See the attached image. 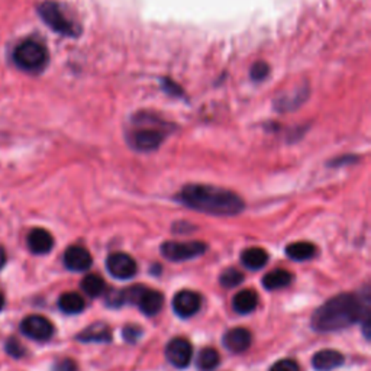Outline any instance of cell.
I'll return each instance as SVG.
<instances>
[{"instance_id": "28", "label": "cell", "mask_w": 371, "mask_h": 371, "mask_svg": "<svg viewBox=\"0 0 371 371\" xmlns=\"http://www.w3.org/2000/svg\"><path fill=\"white\" fill-rule=\"evenodd\" d=\"M125 303V296H123V290H112L106 295V304L111 307H120Z\"/></svg>"}, {"instance_id": "16", "label": "cell", "mask_w": 371, "mask_h": 371, "mask_svg": "<svg viewBox=\"0 0 371 371\" xmlns=\"http://www.w3.org/2000/svg\"><path fill=\"white\" fill-rule=\"evenodd\" d=\"M81 342H111L112 331L106 323H92L77 335Z\"/></svg>"}, {"instance_id": "23", "label": "cell", "mask_w": 371, "mask_h": 371, "mask_svg": "<svg viewBox=\"0 0 371 371\" xmlns=\"http://www.w3.org/2000/svg\"><path fill=\"white\" fill-rule=\"evenodd\" d=\"M81 290H83L90 298H99L103 292H105V280H103L99 274H89L86 276L80 283Z\"/></svg>"}, {"instance_id": "29", "label": "cell", "mask_w": 371, "mask_h": 371, "mask_svg": "<svg viewBox=\"0 0 371 371\" xmlns=\"http://www.w3.org/2000/svg\"><path fill=\"white\" fill-rule=\"evenodd\" d=\"M269 74V66L265 63H257L251 69V78L255 81H261Z\"/></svg>"}, {"instance_id": "18", "label": "cell", "mask_w": 371, "mask_h": 371, "mask_svg": "<svg viewBox=\"0 0 371 371\" xmlns=\"http://www.w3.org/2000/svg\"><path fill=\"white\" fill-rule=\"evenodd\" d=\"M315 254H316V246L306 241L293 242L290 245H287V248H286V255L295 261L311 260L315 257Z\"/></svg>"}, {"instance_id": "31", "label": "cell", "mask_w": 371, "mask_h": 371, "mask_svg": "<svg viewBox=\"0 0 371 371\" xmlns=\"http://www.w3.org/2000/svg\"><path fill=\"white\" fill-rule=\"evenodd\" d=\"M162 88L166 89L167 92H170L172 94H174V96H181V94H183L181 89L174 83V81H172V80H169V78H166V80L162 81Z\"/></svg>"}, {"instance_id": "27", "label": "cell", "mask_w": 371, "mask_h": 371, "mask_svg": "<svg viewBox=\"0 0 371 371\" xmlns=\"http://www.w3.org/2000/svg\"><path fill=\"white\" fill-rule=\"evenodd\" d=\"M122 335H123V340H125V341H128L131 344H135L142 335V329L135 326V325H130V326H127L125 329H123Z\"/></svg>"}, {"instance_id": "17", "label": "cell", "mask_w": 371, "mask_h": 371, "mask_svg": "<svg viewBox=\"0 0 371 371\" xmlns=\"http://www.w3.org/2000/svg\"><path fill=\"white\" fill-rule=\"evenodd\" d=\"M258 306V295L251 290V288H245V290L238 292L232 299L234 311L239 315H248L255 311Z\"/></svg>"}, {"instance_id": "6", "label": "cell", "mask_w": 371, "mask_h": 371, "mask_svg": "<svg viewBox=\"0 0 371 371\" xmlns=\"http://www.w3.org/2000/svg\"><path fill=\"white\" fill-rule=\"evenodd\" d=\"M208 251V245L200 241H167L161 245V254L170 261H188L203 255Z\"/></svg>"}, {"instance_id": "20", "label": "cell", "mask_w": 371, "mask_h": 371, "mask_svg": "<svg viewBox=\"0 0 371 371\" xmlns=\"http://www.w3.org/2000/svg\"><path fill=\"white\" fill-rule=\"evenodd\" d=\"M58 307L67 315H77L85 309V299L78 293L69 292L61 295L58 299Z\"/></svg>"}, {"instance_id": "1", "label": "cell", "mask_w": 371, "mask_h": 371, "mask_svg": "<svg viewBox=\"0 0 371 371\" xmlns=\"http://www.w3.org/2000/svg\"><path fill=\"white\" fill-rule=\"evenodd\" d=\"M364 316V334L370 335V304L368 299L364 303L354 295L342 293L325 302L312 316V326L319 332L341 331L356 323Z\"/></svg>"}, {"instance_id": "33", "label": "cell", "mask_w": 371, "mask_h": 371, "mask_svg": "<svg viewBox=\"0 0 371 371\" xmlns=\"http://www.w3.org/2000/svg\"><path fill=\"white\" fill-rule=\"evenodd\" d=\"M4 306H5V296L2 292H0V311H2Z\"/></svg>"}, {"instance_id": "4", "label": "cell", "mask_w": 371, "mask_h": 371, "mask_svg": "<svg viewBox=\"0 0 371 371\" xmlns=\"http://www.w3.org/2000/svg\"><path fill=\"white\" fill-rule=\"evenodd\" d=\"M15 64L29 73H38L48 63L47 48L36 41H24L13 51Z\"/></svg>"}, {"instance_id": "3", "label": "cell", "mask_w": 371, "mask_h": 371, "mask_svg": "<svg viewBox=\"0 0 371 371\" xmlns=\"http://www.w3.org/2000/svg\"><path fill=\"white\" fill-rule=\"evenodd\" d=\"M132 123L134 130L128 134V142L132 148L144 153L157 150L173 128L151 113H138Z\"/></svg>"}, {"instance_id": "5", "label": "cell", "mask_w": 371, "mask_h": 371, "mask_svg": "<svg viewBox=\"0 0 371 371\" xmlns=\"http://www.w3.org/2000/svg\"><path fill=\"white\" fill-rule=\"evenodd\" d=\"M39 16L43 18L44 22L57 34L76 38L80 35V27L73 22L71 19L61 9V6L55 2H44L38 8Z\"/></svg>"}, {"instance_id": "12", "label": "cell", "mask_w": 371, "mask_h": 371, "mask_svg": "<svg viewBox=\"0 0 371 371\" xmlns=\"http://www.w3.org/2000/svg\"><path fill=\"white\" fill-rule=\"evenodd\" d=\"M253 342V335L245 328H234L223 337V345L228 351L244 353L250 348Z\"/></svg>"}, {"instance_id": "10", "label": "cell", "mask_w": 371, "mask_h": 371, "mask_svg": "<svg viewBox=\"0 0 371 371\" xmlns=\"http://www.w3.org/2000/svg\"><path fill=\"white\" fill-rule=\"evenodd\" d=\"M200 295L192 290H181L173 298V309L180 318H192L200 311Z\"/></svg>"}, {"instance_id": "22", "label": "cell", "mask_w": 371, "mask_h": 371, "mask_svg": "<svg viewBox=\"0 0 371 371\" xmlns=\"http://www.w3.org/2000/svg\"><path fill=\"white\" fill-rule=\"evenodd\" d=\"M219 361H220V357L216 349L206 346L197 354L196 365L200 371H212L219 365Z\"/></svg>"}, {"instance_id": "32", "label": "cell", "mask_w": 371, "mask_h": 371, "mask_svg": "<svg viewBox=\"0 0 371 371\" xmlns=\"http://www.w3.org/2000/svg\"><path fill=\"white\" fill-rule=\"evenodd\" d=\"M5 262H6V253L2 246H0V270H2V267L5 265Z\"/></svg>"}, {"instance_id": "26", "label": "cell", "mask_w": 371, "mask_h": 371, "mask_svg": "<svg viewBox=\"0 0 371 371\" xmlns=\"http://www.w3.org/2000/svg\"><path fill=\"white\" fill-rule=\"evenodd\" d=\"M270 371H302L300 370V365L295 361V360H288V358H284V360H280L277 361Z\"/></svg>"}, {"instance_id": "9", "label": "cell", "mask_w": 371, "mask_h": 371, "mask_svg": "<svg viewBox=\"0 0 371 371\" xmlns=\"http://www.w3.org/2000/svg\"><path fill=\"white\" fill-rule=\"evenodd\" d=\"M108 272L111 276L119 280H128L136 274V262L135 260L125 253H113L108 257L106 261Z\"/></svg>"}, {"instance_id": "11", "label": "cell", "mask_w": 371, "mask_h": 371, "mask_svg": "<svg viewBox=\"0 0 371 371\" xmlns=\"http://www.w3.org/2000/svg\"><path fill=\"white\" fill-rule=\"evenodd\" d=\"M92 262V255L85 246L73 245L64 253V264L71 272H86L90 269Z\"/></svg>"}, {"instance_id": "2", "label": "cell", "mask_w": 371, "mask_h": 371, "mask_svg": "<svg viewBox=\"0 0 371 371\" xmlns=\"http://www.w3.org/2000/svg\"><path fill=\"white\" fill-rule=\"evenodd\" d=\"M177 200L193 211L214 216H235L245 206L237 193L209 184L184 186Z\"/></svg>"}, {"instance_id": "8", "label": "cell", "mask_w": 371, "mask_h": 371, "mask_svg": "<svg viewBox=\"0 0 371 371\" xmlns=\"http://www.w3.org/2000/svg\"><path fill=\"white\" fill-rule=\"evenodd\" d=\"M193 357V346L186 338H174L166 346V358L177 368H186Z\"/></svg>"}, {"instance_id": "14", "label": "cell", "mask_w": 371, "mask_h": 371, "mask_svg": "<svg viewBox=\"0 0 371 371\" xmlns=\"http://www.w3.org/2000/svg\"><path fill=\"white\" fill-rule=\"evenodd\" d=\"M28 246L34 254L44 255L52 250L54 238L47 230L35 228L28 235Z\"/></svg>"}, {"instance_id": "30", "label": "cell", "mask_w": 371, "mask_h": 371, "mask_svg": "<svg viewBox=\"0 0 371 371\" xmlns=\"http://www.w3.org/2000/svg\"><path fill=\"white\" fill-rule=\"evenodd\" d=\"M52 371H77V364L70 358H64L54 365Z\"/></svg>"}, {"instance_id": "24", "label": "cell", "mask_w": 371, "mask_h": 371, "mask_svg": "<svg viewBox=\"0 0 371 371\" xmlns=\"http://www.w3.org/2000/svg\"><path fill=\"white\" fill-rule=\"evenodd\" d=\"M219 281L223 287L226 288H232L239 286L244 281V274L237 270V269H226L220 276H219Z\"/></svg>"}, {"instance_id": "13", "label": "cell", "mask_w": 371, "mask_h": 371, "mask_svg": "<svg viewBox=\"0 0 371 371\" xmlns=\"http://www.w3.org/2000/svg\"><path fill=\"white\" fill-rule=\"evenodd\" d=\"M164 304V296L158 290H153V288L144 287V290L136 302V306L141 309L142 314L147 316H155L160 314Z\"/></svg>"}, {"instance_id": "25", "label": "cell", "mask_w": 371, "mask_h": 371, "mask_svg": "<svg viewBox=\"0 0 371 371\" xmlns=\"http://www.w3.org/2000/svg\"><path fill=\"white\" fill-rule=\"evenodd\" d=\"M6 351H8L9 356H12L15 358H20V357H22L25 354V348H24V345L20 344L18 340L10 338L6 342Z\"/></svg>"}, {"instance_id": "15", "label": "cell", "mask_w": 371, "mask_h": 371, "mask_svg": "<svg viewBox=\"0 0 371 371\" xmlns=\"http://www.w3.org/2000/svg\"><path fill=\"white\" fill-rule=\"evenodd\" d=\"M344 363V356L335 349H322L312 358V365L318 371H331Z\"/></svg>"}, {"instance_id": "21", "label": "cell", "mask_w": 371, "mask_h": 371, "mask_svg": "<svg viewBox=\"0 0 371 371\" xmlns=\"http://www.w3.org/2000/svg\"><path fill=\"white\" fill-rule=\"evenodd\" d=\"M293 276L286 272V270H274L269 274H265L262 279V286L267 290H277V288H283L292 283Z\"/></svg>"}, {"instance_id": "19", "label": "cell", "mask_w": 371, "mask_h": 371, "mask_svg": "<svg viewBox=\"0 0 371 371\" xmlns=\"http://www.w3.org/2000/svg\"><path fill=\"white\" fill-rule=\"evenodd\" d=\"M267 261H269V254L262 248H257V246L245 250L241 254V262L248 270H260L267 264Z\"/></svg>"}, {"instance_id": "7", "label": "cell", "mask_w": 371, "mask_h": 371, "mask_svg": "<svg viewBox=\"0 0 371 371\" xmlns=\"http://www.w3.org/2000/svg\"><path fill=\"white\" fill-rule=\"evenodd\" d=\"M20 331L35 341H47L54 334V325L44 316L31 315L20 323Z\"/></svg>"}]
</instances>
